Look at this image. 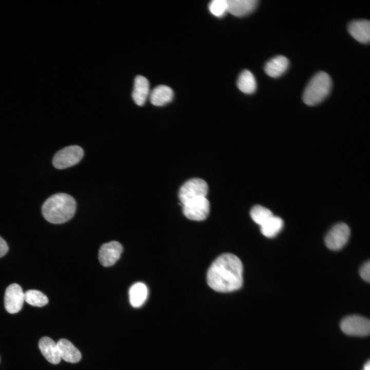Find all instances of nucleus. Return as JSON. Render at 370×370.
Wrapping results in <instances>:
<instances>
[{
  "instance_id": "nucleus-1",
  "label": "nucleus",
  "mask_w": 370,
  "mask_h": 370,
  "mask_svg": "<svg viewBox=\"0 0 370 370\" xmlns=\"http://www.w3.org/2000/svg\"><path fill=\"white\" fill-rule=\"evenodd\" d=\"M243 266L232 253H224L215 259L207 274L208 285L215 291L229 292L239 289L243 283Z\"/></svg>"
},
{
  "instance_id": "nucleus-2",
  "label": "nucleus",
  "mask_w": 370,
  "mask_h": 370,
  "mask_svg": "<svg viewBox=\"0 0 370 370\" xmlns=\"http://www.w3.org/2000/svg\"><path fill=\"white\" fill-rule=\"evenodd\" d=\"M76 202L73 198L65 193H57L49 197L42 206V212L49 223L58 224L69 220L75 214Z\"/></svg>"
},
{
  "instance_id": "nucleus-3",
  "label": "nucleus",
  "mask_w": 370,
  "mask_h": 370,
  "mask_svg": "<svg viewBox=\"0 0 370 370\" xmlns=\"http://www.w3.org/2000/svg\"><path fill=\"white\" fill-rule=\"evenodd\" d=\"M331 87V80L325 72L315 74L308 82L303 92V101L307 105L313 106L321 102L328 95Z\"/></svg>"
},
{
  "instance_id": "nucleus-4",
  "label": "nucleus",
  "mask_w": 370,
  "mask_h": 370,
  "mask_svg": "<svg viewBox=\"0 0 370 370\" xmlns=\"http://www.w3.org/2000/svg\"><path fill=\"white\" fill-rule=\"evenodd\" d=\"M84 151L78 145H73L59 151L54 155L52 163L58 169H64L78 163L83 158Z\"/></svg>"
},
{
  "instance_id": "nucleus-5",
  "label": "nucleus",
  "mask_w": 370,
  "mask_h": 370,
  "mask_svg": "<svg viewBox=\"0 0 370 370\" xmlns=\"http://www.w3.org/2000/svg\"><path fill=\"white\" fill-rule=\"evenodd\" d=\"M208 187L200 178H192L186 181L180 188L178 197L182 205L194 199L206 197Z\"/></svg>"
},
{
  "instance_id": "nucleus-6",
  "label": "nucleus",
  "mask_w": 370,
  "mask_h": 370,
  "mask_svg": "<svg viewBox=\"0 0 370 370\" xmlns=\"http://www.w3.org/2000/svg\"><path fill=\"white\" fill-rule=\"evenodd\" d=\"M342 331L354 336H365L369 334L370 322L368 319L358 315H351L344 318L340 323Z\"/></svg>"
},
{
  "instance_id": "nucleus-7",
  "label": "nucleus",
  "mask_w": 370,
  "mask_h": 370,
  "mask_svg": "<svg viewBox=\"0 0 370 370\" xmlns=\"http://www.w3.org/2000/svg\"><path fill=\"white\" fill-rule=\"evenodd\" d=\"M210 203L206 197H198L191 200L182 205V212L189 219L201 221L205 219L209 215Z\"/></svg>"
},
{
  "instance_id": "nucleus-8",
  "label": "nucleus",
  "mask_w": 370,
  "mask_h": 370,
  "mask_svg": "<svg viewBox=\"0 0 370 370\" xmlns=\"http://www.w3.org/2000/svg\"><path fill=\"white\" fill-rule=\"evenodd\" d=\"M350 229L344 223H339L333 226L325 238L326 246L332 250L342 249L347 243L350 236Z\"/></svg>"
},
{
  "instance_id": "nucleus-9",
  "label": "nucleus",
  "mask_w": 370,
  "mask_h": 370,
  "mask_svg": "<svg viewBox=\"0 0 370 370\" xmlns=\"http://www.w3.org/2000/svg\"><path fill=\"white\" fill-rule=\"evenodd\" d=\"M24 301V292L17 284H10L6 289L4 304L10 313H15L22 309Z\"/></svg>"
},
{
  "instance_id": "nucleus-10",
  "label": "nucleus",
  "mask_w": 370,
  "mask_h": 370,
  "mask_svg": "<svg viewBox=\"0 0 370 370\" xmlns=\"http://www.w3.org/2000/svg\"><path fill=\"white\" fill-rule=\"evenodd\" d=\"M122 250V246L118 242L105 243L99 250V262L104 267L112 266L119 259Z\"/></svg>"
},
{
  "instance_id": "nucleus-11",
  "label": "nucleus",
  "mask_w": 370,
  "mask_h": 370,
  "mask_svg": "<svg viewBox=\"0 0 370 370\" xmlns=\"http://www.w3.org/2000/svg\"><path fill=\"white\" fill-rule=\"evenodd\" d=\"M349 34L357 41L367 43L370 39V23L368 20H357L351 21L348 25Z\"/></svg>"
},
{
  "instance_id": "nucleus-12",
  "label": "nucleus",
  "mask_w": 370,
  "mask_h": 370,
  "mask_svg": "<svg viewBox=\"0 0 370 370\" xmlns=\"http://www.w3.org/2000/svg\"><path fill=\"white\" fill-rule=\"evenodd\" d=\"M39 347L44 357L51 363L57 364L61 358L57 344L50 338L43 337L39 341Z\"/></svg>"
},
{
  "instance_id": "nucleus-13",
  "label": "nucleus",
  "mask_w": 370,
  "mask_h": 370,
  "mask_svg": "<svg viewBox=\"0 0 370 370\" xmlns=\"http://www.w3.org/2000/svg\"><path fill=\"white\" fill-rule=\"evenodd\" d=\"M150 95V85L148 80L144 77L137 76L134 80L132 98L138 106H142Z\"/></svg>"
},
{
  "instance_id": "nucleus-14",
  "label": "nucleus",
  "mask_w": 370,
  "mask_h": 370,
  "mask_svg": "<svg viewBox=\"0 0 370 370\" xmlns=\"http://www.w3.org/2000/svg\"><path fill=\"white\" fill-rule=\"evenodd\" d=\"M228 12L236 16H244L256 8L257 0H227Z\"/></svg>"
},
{
  "instance_id": "nucleus-15",
  "label": "nucleus",
  "mask_w": 370,
  "mask_h": 370,
  "mask_svg": "<svg viewBox=\"0 0 370 370\" xmlns=\"http://www.w3.org/2000/svg\"><path fill=\"white\" fill-rule=\"evenodd\" d=\"M288 66L289 61L286 57L281 55H277L266 63L264 70L268 76L278 78L286 71Z\"/></svg>"
},
{
  "instance_id": "nucleus-16",
  "label": "nucleus",
  "mask_w": 370,
  "mask_h": 370,
  "mask_svg": "<svg viewBox=\"0 0 370 370\" xmlns=\"http://www.w3.org/2000/svg\"><path fill=\"white\" fill-rule=\"evenodd\" d=\"M151 103L157 106H162L172 101L174 97L173 90L169 86L160 85L155 87L150 93Z\"/></svg>"
},
{
  "instance_id": "nucleus-17",
  "label": "nucleus",
  "mask_w": 370,
  "mask_h": 370,
  "mask_svg": "<svg viewBox=\"0 0 370 370\" xmlns=\"http://www.w3.org/2000/svg\"><path fill=\"white\" fill-rule=\"evenodd\" d=\"M61 359L64 361L74 363L81 359L80 351L69 340L61 339L57 343Z\"/></svg>"
},
{
  "instance_id": "nucleus-18",
  "label": "nucleus",
  "mask_w": 370,
  "mask_h": 370,
  "mask_svg": "<svg viewBox=\"0 0 370 370\" xmlns=\"http://www.w3.org/2000/svg\"><path fill=\"white\" fill-rule=\"evenodd\" d=\"M128 294L131 305L133 307L138 308L146 301L148 295V289L145 284L137 282L130 287Z\"/></svg>"
},
{
  "instance_id": "nucleus-19",
  "label": "nucleus",
  "mask_w": 370,
  "mask_h": 370,
  "mask_svg": "<svg viewBox=\"0 0 370 370\" xmlns=\"http://www.w3.org/2000/svg\"><path fill=\"white\" fill-rule=\"evenodd\" d=\"M237 86L245 94L253 93L256 90V82L252 73L248 70L243 71L238 76Z\"/></svg>"
},
{
  "instance_id": "nucleus-20",
  "label": "nucleus",
  "mask_w": 370,
  "mask_h": 370,
  "mask_svg": "<svg viewBox=\"0 0 370 370\" xmlns=\"http://www.w3.org/2000/svg\"><path fill=\"white\" fill-rule=\"evenodd\" d=\"M283 221L279 217L273 215L261 226V232L267 237L275 236L282 230Z\"/></svg>"
},
{
  "instance_id": "nucleus-21",
  "label": "nucleus",
  "mask_w": 370,
  "mask_h": 370,
  "mask_svg": "<svg viewBox=\"0 0 370 370\" xmlns=\"http://www.w3.org/2000/svg\"><path fill=\"white\" fill-rule=\"evenodd\" d=\"M250 214L252 220L260 226L274 215L270 210L261 205L254 206Z\"/></svg>"
},
{
  "instance_id": "nucleus-22",
  "label": "nucleus",
  "mask_w": 370,
  "mask_h": 370,
  "mask_svg": "<svg viewBox=\"0 0 370 370\" xmlns=\"http://www.w3.org/2000/svg\"><path fill=\"white\" fill-rule=\"evenodd\" d=\"M24 301L30 305L42 307L48 303V299L42 292L31 289L24 293Z\"/></svg>"
},
{
  "instance_id": "nucleus-23",
  "label": "nucleus",
  "mask_w": 370,
  "mask_h": 370,
  "mask_svg": "<svg viewBox=\"0 0 370 370\" xmlns=\"http://www.w3.org/2000/svg\"><path fill=\"white\" fill-rule=\"evenodd\" d=\"M208 8L213 15L223 17L228 12L227 0L212 1L209 4Z\"/></svg>"
},
{
  "instance_id": "nucleus-24",
  "label": "nucleus",
  "mask_w": 370,
  "mask_h": 370,
  "mask_svg": "<svg viewBox=\"0 0 370 370\" xmlns=\"http://www.w3.org/2000/svg\"><path fill=\"white\" fill-rule=\"evenodd\" d=\"M359 274L361 278L364 281L369 282L370 280V263L369 261L365 262L360 268Z\"/></svg>"
},
{
  "instance_id": "nucleus-25",
  "label": "nucleus",
  "mask_w": 370,
  "mask_h": 370,
  "mask_svg": "<svg viewBox=\"0 0 370 370\" xmlns=\"http://www.w3.org/2000/svg\"><path fill=\"white\" fill-rule=\"evenodd\" d=\"M9 249L6 241L0 236V257L4 256Z\"/></svg>"
},
{
  "instance_id": "nucleus-26",
  "label": "nucleus",
  "mask_w": 370,
  "mask_h": 370,
  "mask_svg": "<svg viewBox=\"0 0 370 370\" xmlns=\"http://www.w3.org/2000/svg\"><path fill=\"white\" fill-rule=\"evenodd\" d=\"M362 370H370V361L368 360L364 365Z\"/></svg>"
}]
</instances>
